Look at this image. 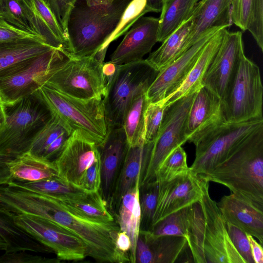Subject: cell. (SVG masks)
Segmentation results:
<instances>
[{"mask_svg": "<svg viewBox=\"0 0 263 263\" xmlns=\"http://www.w3.org/2000/svg\"><path fill=\"white\" fill-rule=\"evenodd\" d=\"M152 255L153 263L189 262L190 252L187 240L181 236H154L148 231H140Z\"/></svg>", "mask_w": 263, "mask_h": 263, "instance_id": "27", "label": "cell"}, {"mask_svg": "<svg viewBox=\"0 0 263 263\" xmlns=\"http://www.w3.org/2000/svg\"><path fill=\"white\" fill-rule=\"evenodd\" d=\"M146 92H141L134 97L124 118L123 127L129 146L144 140L145 112L149 103Z\"/></svg>", "mask_w": 263, "mask_h": 263, "instance_id": "35", "label": "cell"}, {"mask_svg": "<svg viewBox=\"0 0 263 263\" xmlns=\"http://www.w3.org/2000/svg\"><path fill=\"white\" fill-rule=\"evenodd\" d=\"M118 65L111 61L104 62L103 65V73L106 83V86L115 74Z\"/></svg>", "mask_w": 263, "mask_h": 263, "instance_id": "53", "label": "cell"}, {"mask_svg": "<svg viewBox=\"0 0 263 263\" xmlns=\"http://www.w3.org/2000/svg\"><path fill=\"white\" fill-rule=\"evenodd\" d=\"M6 122V116L4 103L0 97V132L4 127Z\"/></svg>", "mask_w": 263, "mask_h": 263, "instance_id": "55", "label": "cell"}, {"mask_svg": "<svg viewBox=\"0 0 263 263\" xmlns=\"http://www.w3.org/2000/svg\"><path fill=\"white\" fill-rule=\"evenodd\" d=\"M207 180L190 170L158 183L157 202L152 228L168 215L198 202Z\"/></svg>", "mask_w": 263, "mask_h": 263, "instance_id": "15", "label": "cell"}, {"mask_svg": "<svg viewBox=\"0 0 263 263\" xmlns=\"http://www.w3.org/2000/svg\"><path fill=\"white\" fill-rule=\"evenodd\" d=\"M131 1L77 0L67 23L71 55L90 56L101 49Z\"/></svg>", "mask_w": 263, "mask_h": 263, "instance_id": "3", "label": "cell"}, {"mask_svg": "<svg viewBox=\"0 0 263 263\" xmlns=\"http://www.w3.org/2000/svg\"><path fill=\"white\" fill-rule=\"evenodd\" d=\"M107 50L100 49L90 56H71L44 85L78 98H103L106 83L102 68Z\"/></svg>", "mask_w": 263, "mask_h": 263, "instance_id": "9", "label": "cell"}, {"mask_svg": "<svg viewBox=\"0 0 263 263\" xmlns=\"http://www.w3.org/2000/svg\"><path fill=\"white\" fill-rule=\"evenodd\" d=\"M165 106L161 100L149 103L145 112L144 141L153 143L163 119Z\"/></svg>", "mask_w": 263, "mask_h": 263, "instance_id": "42", "label": "cell"}, {"mask_svg": "<svg viewBox=\"0 0 263 263\" xmlns=\"http://www.w3.org/2000/svg\"><path fill=\"white\" fill-rule=\"evenodd\" d=\"M16 157L0 153V186L6 185L12 181L9 163Z\"/></svg>", "mask_w": 263, "mask_h": 263, "instance_id": "50", "label": "cell"}, {"mask_svg": "<svg viewBox=\"0 0 263 263\" xmlns=\"http://www.w3.org/2000/svg\"><path fill=\"white\" fill-rule=\"evenodd\" d=\"M12 181L32 182L58 175L54 162L28 153L16 157L9 163Z\"/></svg>", "mask_w": 263, "mask_h": 263, "instance_id": "29", "label": "cell"}, {"mask_svg": "<svg viewBox=\"0 0 263 263\" xmlns=\"http://www.w3.org/2000/svg\"><path fill=\"white\" fill-rule=\"evenodd\" d=\"M247 237L250 245L251 254L254 263H262V246L260 243L257 242L254 237L251 235L247 234Z\"/></svg>", "mask_w": 263, "mask_h": 263, "instance_id": "51", "label": "cell"}, {"mask_svg": "<svg viewBox=\"0 0 263 263\" xmlns=\"http://www.w3.org/2000/svg\"><path fill=\"white\" fill-rule=\"evenodd\" d=\"M3 1L4 0H0V9L1 8L2 6V4H3Z\"/></svg>", "mask_w": 263, "mask_h": 263, "instance_id": "58", "label": "cell"}, {"mask_svg": "<svg viewBox=\"0 0 263 263\" xmlns=\"http://www.w3.org/2000/svg\"><path fill=\"white\" fill-rule=\"evenodd\" d=\"M226 28L220 30L206 43L181 84L161 100L165 107L185 96L197 92L203 86L204 76L220 47Z\"/></svg>", "mask_w": 263, "mask_h": 263, "instance_id": "24", "label": "cell"}, {"mask_svg": "<svg viewBox=\"0 0 263 263\" xmlns=\"http://www.w3.org/2000/svg\"><path fill=\"white\" fill-rule=\"evenodd\" d=\"M54 16L68 41L67 23L70 13L77 0H43Z\"/></svg>", "mask_w": 263, "mask_h": 263, "instance_id": "44", "label": "cell"}, {"mask_svg": "<svg viewBox=\"0 0 263 263\" xmlns=\"http://www.w3.org/2000/svg\"><path fill=\"white\" fill-rule=\"evenodd\" d=\"M100 159V153L97 144L76 130L54 162L60 178L83 190L87 171Z\"/></svg>", "mask_w": 263, "mask_h": 263, "instance_id": "16", "label": "cell"}, {"mask_svg": "<svg viewBox=\"0 0 263 263\" xmlns=\"http://www.w3.org/2000/svg\"><path fill=\"white\" fill-rule=\"evenodd\" d=\"M58 198L67 206L87 218L103 222L115 221L100 191L86 192L72 198Z\"/></svg>", "mask_w": 263, "mask_h": 263, "instance_id": "33", "label": "cell"}, {"mask_svg": "<svg viewBox=\"0 0 263 263\" xmlns=\"http://www.w3.org/2000/svg\"><path fill=\"white\" fill-rule=\"evenodd\" d=\"M238 1V0H232L231 10L236 7Z\"/></svg>", "mask_w": 263, "mask_h": 263, "instance_id": "57", "label": "cell"}, {"mask_svg": "<svg viewBox=\"0 0 263 263\" xmlns=\"http://www.w3.org/2000/svg\"><path fill=\"white\" fill-rule=\"evenodd\" d=\"M225 28H228L219 27L210 29L186 51L159 71L146 92L148 102L162 100L174 91L184 80L206 43Z\"/></svg>", "mask_w": 263, "mask_h": 263, "instance_id": "17", "label": "cell"}, {"mask_svg": "<svg viewBox=\"0 0 263 263\" xmlns=\"http://www.w3.org/2000/svg\"><path fill=\"white\" fill-rule=\"evenodd\" d=\"M232 0H200L191 16L192 24L187 37V50L210 29L229 27L232 23Z\"/></svg>", "mask_w": 263, "mask_h": 263, "instance_id": "22", "label": "cell"}, {"mask_svg": "<svg viewBox=\"0 0 263 263\" xmlns=\"http://www.w3.org/2000/svg\"><path fill=\"white\" fill-rule=\"evenodd\" d=\"M20 1L32 30L49 46L70 54L68 41L44 1Z\"/></svg>", "mask_w": 263, "mask_h": 263, "instance_id": "23", "label": "cell"}, {"mask_svg": "<svg viewBox=\"0 0 263 263\" xmlns=\"http://www.w3.org/2000/svg\"><path fill=\"white\" fill-rule=\"evenodd\" d=\"M262 95L259 68L243 54L222 100L225 121L238 123L263 117Z\"/></svg>", "mask_w": 263, "mask_h": 263, "instance_id": "11", "label": "cell"}, {"mask_svg": "<svg viewBox=\"0 0 263 263\" xmlns=\"http://www.w3.org/2000/svg\"><path fill=\"white\" fill-rule=\"evenodd\" d=\"M73 132L66 122L53 113L51 118L35 137L28 153L54 162Z\"/></svg>", "mask_w": 263, "mask_h": 263, "instance_id": "25", "label": "cell"}, {"mask_svg": "<svg viewBox=\"0 0 263 263\" xmlns=\"http://www.w3.org/2000/svg\"><path fill=\"white\" fill-rule=\"evenodd\" d=\"M9 184L60 198H72L87 192L66 182L58 176L32 182L11 181Z\"/></svg>", "mask_w": 263, "mask_h": 263, "instance_id": "36", "label": "cell"}, {"mask_svg": "<svg viewBox=\"0 0 263 263\" xmlns=\"http://www.w3.org/2000/svg\"><path fill=\"white\" fill-rule=\"evenodd\" d=\"M192 24L191 16L162 42L157 49L149 54L145 60L147 64L159 72L186 51L185 42Z\"/></svg>", "mask_w": 263, "mask_h": 263, "instance_id": "30", "label": "cell"}, {"mask_svg": "<svg viewBox=\"0 0 263 263\" xmlns=\"http://www.w3.org/2000/svg\"><path fill=\"white\" fill-rule=\"evenodd\" d=\"M227 227L233 244L246 263H254L247 234L234 225L228 222Z\"/></svg>", "mask_w": 263, "mask_h": 263, "instance_id": "45", "label": "cell"}, {"mask_svg": "<svg viewBox=\"0 0 263 263\" xmlns=\"http://www.w3.org/2000/svg\"><path fill=\"white\" fill-rule=\"evenodd\" d=\"M7 249V244L0 237V251H6Z\"/></svg>", "mask_w": 263, "mask_h": 263, "instance_id": "56", "label": "cell"}, {"mask_svg": "<svg viewBox=\"0 0 263 263\" xmlns=\"http://www.w3.org/2000/svg\"><path fill=\"white\" fill-rule=\"evenodd\" d=\"M71 56L53 48L0 70V97L3 103H13L35 92Z\"/></svg>", "mask_w": 263, "mask_h": 263, "instance_id": "6", "label": "cell"}, {"mask_svg": "<svg viewBox=\"0 0 263 263\" xmlns=\"http://www.w3.org/2000/svg\"><path fill=\"white\" fill-rule=\"evenodd\" d=\"M153 263L152 255L142 235L139 233L136 248L135 263Z\"/></svg>", "mask_w": 263, "mask_h": 263, "instance_id": "49", "label": "cell"}, {"mask_svg": "<svg viewBox=\"0 0 263 263\" xmlns=\"http://www.w3.org/2000/svg\"><path fill=\"white\" fill-rule=\"evenodd\" d=\"M159 18L142 16L126 33L110 57L111 62L122 65L143 60L157 42Z\"/></svg>", "mask_w": 263, "mask_h": 263, "instance_id": "19", "label": "cell"}, {"mask_svg": "<svg viewBox=\"0 0 263 263\" xmlns=\"http://www.w3.org/2000/svg\"><path fill=\"white\" fill-rule=\"evenodd\" d=\"M158 72L145 60L118 65L103 98L107 127L123 126L130 102L141 92H147Z\"/></svg>", "mask_w": 263, "mask_h": 263, "instance_id": "10", "label": "cell"}, {"mask_svg": "<svg viewBox=\"0 0 263 263\" xmlns=\"http://www.w3.org/2000/svg\"><path fill=\"white\" fill-rule=\"evenodd\" d=\"M262 128L263 117L238 123L223 122L194 143L196 155L190 170L200 176L208 174Z\"/></svg>", "mask_w": 263, "mask_h": 263, "instance_id": "8", "label": "cell"}, {"mask_svg": "<svg viewBox=\"0 0 263 263\" xmlns=\"http://www.w3.org/2000/svg\"><path fill=\"white\" fill-rule=\"evenodd\" d=\"M60 261L58 259H51L34 255L24 251L5 252L0 256V263H52Z\"/></svg>", "mask_w": 263, "mask_h": 263, "instance_id": "47", "label": "cell"}, {"mask_svg": "<svg viewBox=\"0 0 263 263\" xmlns=\"http://www.w3.org/2000/svg\"><path fill=\"white\" fill-rule=\"evenodd\" d=\"M200 0H164L160 16L157 42H163L189 20Z\"/></svg>", "mask_w": 263, "mask_h": 263, "instance_id": "31", "label": "cell"}, {"mask_svg": "<svg viewBox=\"0 0 263 263\" xmlns=\"http://www.w3.org/2000/svg\"><path fill=\"white\" fill-rule=\"evenodd\" d=\"M196 93L185 96L165 107L139 187L155 181L156 171L166 156L187 142L185 136L186 120Z\"/></svg>", "mask_w": 263, "mask_h": 263, "instance_id": "12", "label": "cell"}, {"mask_svg": "<svg viewBox=\"0 0 263 263\" xmlns=\"http://www.w3.org/2000/svg\"><path fill=\"white\" fill-rule=\"evenodd\" d=\"M4 106L6 122L0 132V153L17 157L28 152L53 112L38 90Z\"/></svg>", "mask_w": 263, "mask_h": 263, "instance_id": "5", "label": "cell"}, {"mask_svg": "<svg viewBox=\"0 0 263 263\" xmlns=\"http://www.w3.org/2000/svg\"><path fill=\"white\" fill-rule=\"evenodd\" d=\"M158 183L156 181L139 187V202L141 210L140 230L149 231L157 202Z\"/></svg>", "mask_w": 263, "mask_h": 263, "instance_id": "38", "label": "cell"}, {"mask_svg": "<svg viewBox=\"0 0 263 263\" xmlns=\"http://www.w3.org/2000/svg\"><path fill=\"white\" fill-rule=\"evenodd\" d=\"M107 129L104 140L98 146L101 162V187L105 198L110 194L117 173L129 146L123 126L109 127Z\"/></svg>", "mask_w": 263, "mask_h": 263, "instance_id": "20", "label": "cell"}, {"mask_svg": "<svg viewBox=\"0 0 263 263\" xmlns=\"http://www.w3.org/2000/svg\"><path fill=\"white\" fill-rule=\"evenodd\" d=\"M146 0H132L125 9L120 21L101 49L108 48L109 44L126 33L134 24L146 13Z\"/></svg>", "mask_w": 263, "mask_h": 263, "instance_id": "40", "label": "cell"}, {"mask_svg": "<svg viewBox=\"0 0 263 263\" xmlns=\"http://www.w3.org/2000/svg\"><path fill=\"white\" fill-rule=\"evenodd\" d=\"M222 100L205 86L196 93L186 120L185 136L194 143L202 136L225 121Z\"/></svg>", "mask_w": 263, "mask_h": 263, "instance_id": "18", "label": "cell"}, {"mask_svg": "<svg viewBox=\"0 0 263 263\" xmlns=\"http://www.w3.org/2000/svg\"><path fill=\"white\" fill-rule=\"evenodd\" d=\"M217 205L224 219L263 243V211L232 193L223 196Z\"/></svg>", "mask_w": 263, "mask_h": 263, "instance_id": "21", "label": "cell"}, {"mask_svg": "<svg viewBox=\"0 0 263 263\" xmlns=\"http://www.w3.org/2000/svg\"><path fill=\"white\" fill-rule=\"evenodd\" d=\"M0 208L14 214L36 215L70 231L86 245L88 256L97 261L130 262L128 254L119 251L116 241L120 231L117 221L103 222L82 216L58 198L11 184L0 186Z\"/></svg>", "mask_w": 263, "mask_h": 263, "instance_id": "1", "label": "cell"}, {"mask_svg": "<svg viewBox=\"0 0 263 263\" xmlns=\"http://www.w3.org/2000/svg\"><path fill=\"white\" fill-rule=\"evenodd\" d=\"M247 30L263 51V0H252Z\"/></svg>", "mask_w": 263, "mask_h": 263, "instance_id": "43", "label": "cell"}, {"mask_svg": "<svg viewBox=\"0 0 263 263\" xmlns=\"http://www.w3.org/2000/svg\"><path fill=\"white\" fill-rule=\"evenodd\" d=\"M190 170L187 164V155L181 146L172 151L158 167L155 181L158 183L171 180Z\"/></svg>", "mask_w": 263, "mask_h": 263, "instance_id": "37", "label": "cell"}, {"mask_svg": "<svg viewBox=\"0 0 263 263\" xmlns=\"http://www.w3.org/2000/svg\"><path fill=\"white\" fill-rule=\"evenodd\" d=\"M243 54L242 32L229 31L226 28L220 47L204 76L202 85L222 101L228 93Z\"/></svg>", "mask_w": 263, "mask_h": 263, "instance_id": "14", "label": "cell"}, {"mask_svg": "<svg viewBox=\"0 0 263 263\" xmlns=\"http://www.w3.org/2000/svg\"><path fill=\"white\" fill-rule=\"evenodd\" d=\"M38 91L52 112L99 146L107 134L103 98L73 97L43 85Z\"/></svg>", "mask_w": 263, "mask_h": 263, "instance_id": "7", "label": "cell"}, {"mask_svg": "<svg viewBox=\"0 0 263 263\" xmlns=\"http://www.w3.org/2000/svg\"><path fill=\"white\" fill-rule=\"evenodd\" d=\"M139 181L122 197L119 206L117 223L121 231L125 232L136 249L140 231L141 210L139 202Z\"/></svg>", "mask_w": 263, "mask_h": 263, "instance_id": "32", "label": "cell"}, {"mask_svg": "<svg viewBox=\"0 0 263 263\" xmlns=\"http://www.w3.org/2000/svg\"><path fill=\"white\" fill-rule=\"evenodd\" d=\"M153 143H146L143 140L136 145L128 146L114 194L115 203L118 207L123 196L137 182L140 181L148 161Z\"/></svg>", "mask_w": 263, "mask_h": 263, "instance_id": "26", "label": "cell"}, {"mask_svg": "<svg viewBox=\"0 0 263 263\" xmlns=\"http://www.w3.org/2000/svg\"><path fill=\"white\" fill-rule=\"evenodd\" d=\"M53 48L43 42L32 39L0 43V70Z\"/></svg>", "mask_w": 263, "mask_h": 263, "instance_id": "34", "label": "cell"}, {"mask_svg": "<svg viewBox=\"0 0 263 263\" xmlns=\"http://www.w3.org/2000/svg\"><path fill=\"white\" fill-rule=\"evenodd\" d=\"M116 244L119 251L126 254H128V252L130 253L132 242L129 236L125 232L120 231L118 232Z\"/></svg>", "mask_w": 263, "mask_h": 263, "instance_id": "52", "label": "cell"}, {"mask_svg": "<svg viewBox=\"0 0 263 263\" xmlns=\"http://www.w3.org/2000/svg\"><path fill=\"white\" fill-rule=\"evenodd\" d=\"M187 223V207L168 215L153 226L148 231L157 236L172 235L185 238Z\"/></svg>", "mask_w": 263, "mask_h": 263, "instance_id": "39", "label": "cell"}, {"mask_svg": "<svg viewBox=\"0 0 263 263\" xmlns=\"http://www.w3.org/2000/svg\"><path fill=\"white\" fill-rule=\"evenodd\" d=\"M252 0H238L236 7L231 11L232 23L242 31L247 30L250 8Z\"/></svg>", "mask_w": 263, "mask_h": 263, "instance_id": "48", "label": "cell"}, {"mask_svg": "<svg viewBox=\"0 0 263 263\" xmlns=\"http://www.w3.org/2000/svg\"><path fill=\"white\" fill-rule=\"evenodd\" d=\"M24 39L36 40L45 43L37 33L20 29L0 17V43Z\"/></svg>", "mask_w": 263, "mask_h": 263, "instance_id": "46", "label": "cell"}, {"mask_svg": "<svg viewBox=\"0 0 263 263\" xmlns=\"http://www.w3.org/2000/svg\"><path fill=\"white\" fill-rule=\"evenodd\" d=\"M164 0H146L145 11L147 13L161 11Z\"/></svg>", "mask_w": 263, "mask_h": 263, "instance_id": "54", "label": "cell"}, {"mask_svg": "<svg viewBox=\"0 0 263 263\" xmlns=\"http://www.w3.org/2000/svg\"><path fill=\"white\" fill-rule=\"evenodd\" d=\"M15 214L0 208V237L7 244L5 252L31 251L51 252V250L35 240L15 223Z\"/></svg>", "mask_w": 263, "mask_h": 263, "instance_id": "28", "label": "cell"}, {"mask_svg": "<svg viewBox=\"0 0 263 263\" xmlns=\"http://www.w3.org/2000/svg\"><path fill=\"white\" fill-rule=\"evenodd\" d=\"M209 181L200 199L187 207L185 238L195 263H246L233 244L227 222L210 196Z\"/></svg>", "mask_w": 263, "mask_h": 263, "instance_id": "2", "label": "cell"}, {"mask_svg": "<svg viewBox=\"0 0 263 263\" xmlns=\"http://www.w3.org/2000/svg\"><path fill=\"white\" fill-rule=\"evenodd\" d=\"M15 223L55 253L60 261H79L88 256L85 243L77 236L51 221L31 214H15Z\"/></svg>", "mask_w": 263, "mask_h": 263, "instance_id": "13", "label": "cell"}, {"mask_svg": "<svg viewBox=\"0 0 263 263\" xmlns=\"http://www.w3.org/2000/svg\"><path fill=\"white\" fill-rule=\"evenodd\" d=\"M0 17L20 29L35 32L30 26L20 0H4Z\"/></svg>", "mask_w": 263, "mask_h": 263, "instance_id": "41", "label": "cell"}, {"mask_svg": "<svg viewBox=\"0 0 263 263\" xmlns=\"http://www.w3.org/2000/svg\"><path fill=\"white\" fill-rule=\"evenodd\" d=\"M201 176L263 211V128Z\"/></svg>", "mask_w": 263, "mask_h": 263, "instance_id": "4", "label": "cell"}]
</instances>
